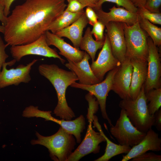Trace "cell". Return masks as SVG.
Wrapping results in <instances>:
<instances>
[{"label": "cell", "instance_id": "6da1fadb", "mask_svg": "<svg viewBox=\"0 0 161 161\" xmlns=\"http://www.w3.org/2000/svg\"><path fill=\"white\" fill-rule=\"evenodd\" d=\"M67 6L65 0H26L16 6L4 26L7 45H25L38 39Z\"/></svg>", "mask_w": 161, "mask_h": 161}, {"label": "cell", "instance_id": "7a4b0ae2", "mask_svg": "<svg viewBox=\"0 0 161 161\" xmlns=\"http://www.w3.org/2000/svg\"><path fill=\"white\" fill-rule=\"evenodd\" d=\"M40 74L47 79L54 87L57 95L58 102L54 113L61 119L71 120L75 114L67 104L66 92L67 88L78 80L76 74L72 71H68L54 64H42L38 67Z\"/></svg>", "mask_w": 161, "mask_h": 161}, {"label": "cell", "instance_id": "3957f363", "mask_svg": "<svg viewBox=\"0 0 161 161\" xmlns=\"http://www.w3.org/2000/svg\"><path fill=\"white\" fill-rule=\"evenodd\" d=\"M144 88V84L135 99H122L119 106L125 111L134 126L140 131L146 133L154 126V117L149 113Z\"/></svg>", "mask_w": 161, "mask_h": 161}, {"label": "cell", "instance_id": "277c9868", "mask_svg": "<svg viewBox=\"0 0 161 161\" xmlns=\"http://www.w3.org/2000/svg\"><path fill=\"white\" fill-rule=\"evenodd\" d=\"M35 134L38 139L32 140L31 144L46 147L50 156L54 161H66L76 144L73 135L66 132L61 127L56 133L50 136H43L37 132Z\"/></svg>", "mask_w": 161, "mask_h": 161}, {"label": "cell", "instance_id": "5b68a950", "mask_svg": "<svg viewBox=\"0 0 161 161\" xmlns=\"http://www.w3.org/2000/svg\"><path fill=\"white\" fill-rule=\"evenodd\" d=\"M126 47V57L147 61L148 35L140 27L139 21L130 25L123 23Z\"/></svg>", "mask_w": 161, "mask_h": 161}, {"label": "cell", "instance_id": "8992f818", "mask_svg": "<svg viewBox=\"0 0 161 161\" xmlns=\"http://www.w3.org/2000/svg\"><path fill=\"white\" fill-rule=\"evenodd\" d=\"M110 132L120 145L130 147L139 143L146 134L140 131L133 126L125 111L121 109L115 125L111 126Z\"/></svg>", "mask_w": 161, "mask_h": 161}, {"label": "cell", "instance_id": "52a82bcc", "mask_svg": "<svg viewBox=\"0 0 161 161\" xmlns=\"http://www.w3.org/2000/svg\"><path fill=\"white\" fill-rule=\"evenodd\" d=\"M95 114L92 109H88L87 118L89 124L86 134L80 144L66 161H78L89 154H96L99 152L100 146L99 144L106 141V140L99 132L95 131L92 128V123Z\"/></svg>", "mask_w": 161, "mask_h": 161}, {"label": "cell", "instance_id": "ba28073f", "mask_svg": "<svg viewBox=\"0 0 161 161\" xmlns=\"http://www.w3.org/2000/svg\"><path fill=\"white\" fill-rule=\"evenodd\" d=\"M10 50L12 57L17 62H19L24 56L29 55L58 58L62 64L65 61L59 55L55 49L50 48L47 44L45 33L29 44L11 46Z\"/></svg>", "mask_w": 161, "mask_h": 161}, {"label": "cell", "instance_id": "9c48e42d", "mask_svg": "<svg viewBox=\"0 0 161 161\" xmlns=\"http://www.w3.org/2000/svg\"><path fill=\"white\" fill-rule=\"evenodd\" d=\"M119 67L110 71L105 79L99 83L91 85H86L75 82L70 86L72 87L87 91L97 98L100 105L102 117L108 121L110 126L113 125L106 113V100L108 93L112 90L114 76Z\"/></svg>", "mask_w": 161, "mask_h": 161}, {"label": "cell", "instance_id": "30bf717a", "mask_svg": "<svg viewBox=\"0 0 161 161\" xmlns=\"http://www.w3.org/2000/svg\"><path fill=\"white\" fill-rule=\"evenodd\" d=\"M38 60L34 59L26 65L21 64L17 67L7 69V66H12L16 62L14 59L5 62L0 72V89L10 86H18L21 83H28L31 78L30 75L32 66Z\"/></svg>", "mask_w": 161, "mask_h": 161}, {"label": "cell", "instance_id": "8fae6325", "mask_svg": "<svg viewBox=\"0 0 161 161\" xmlns=\"http://www.w3.org/2000/svg\"><path fill=\"white\" fill-rule=\"evenodd\" d=\"M148 52L147 75L144 83L145 93L161 87V59L157 46L150 38L147 39Z\"/></svg>", "mask_w": 161, "mask_h": 161}, {"label": "cell", "instance_id": "7c38bea8", "mask_svg": "<svg viewBox=\"0 0 161 161\" xmlns=\"http://www.w3.org/2000/svg\"><path fill=\"white\" fill-rule=\"evenodd\" d=\"M102 49L96 60L92 62L91 69L94 75L99 80H103L108 72L119 66L121 63L114 56L106 34Z\"/></svg>", "mask_w": 161, "mask_h": 161}, {"label": "cell", "instance_id": "4fadbf2b", "mask_svg": "<svg viewBox=\"0 0 161 161\" xmlns=\"http://www.w3.org/2000/svg\"><path fill=\"white\" fill-rule=\"evenodd\" d=\"M112 53L121 63L126 59V47L123 23L111 21L106 25Z\"/></svg>", "mask_w": 161, "mask_h": 161}, {"label": "cell", "instance_id": "5bb4252c", "mask_svg": "<svg viewBox=\"0 0 161 161\" xmlns=\"http://www.w3.org/2000/svg\"><path fill=\"white\" fill-rule=\"evenodd\" d=\"M133 70L130 60L126 58L114 76L112 90L122 99H130L129 88Z\"/></svg>", "mask_w": 161, "mask_h": 161}, {"label": "cell", "instance_id": "9a60e30c", "mask_svg": "<svg viewBox=\"0 0 161 161\" xmlns=\"http://www.w3.org/2000/svg\"><path fill=\"white\" fill-rule=\"evenodd\" d=\"M96 13L98 21L105 26L111 21L125 23L131 25L138 21L139 16L137 13L128 11L122 7H116L115 6L109 9V11L106 12L102 8H93Z\"/></svg>", "mask_w": 161, "mask_h": 161}, {"label": "cell", "instance_id": "2e32d148", "mask_svg": "<svg viewBox=\"0 0 161 161\" xmlns=\"http://www.w3.org/2000/svg\"><path fill=\"white\" fill-rule=\"evenodd\" d=\"M161 150V139L158 134L151 128L141 141L133 146L126 154L123 156L121 161H128L149 151H159Z\"/></svg>", "mask_w": 161, "mask_h": 161}, {"label": "cell", "instance_id": "e0dca14e", "mask_svg": "<svg viewBox=\"0 0 161 161\" xmlns=\"http://www.w3.org/2000/svg\"><path fill=\"white\" fill-rule=\"evenodd\" d=\"M90 58L85 52L84 55L80 61L75 62L67 60L68 62L65 64L66 67L76 74L80 84L91 85L101 81L96 78L91 69L89 63Z\"/></svg>", "mask_w": 161, "mask_h": 161}, {"label": "cell", "instance_id": "ac0fdd59", "mask_svg": "<svg viewBox=\"0 0 161 161\" xmlns=\"http://www.w3.org/2000/svg\"><path fill=\"white\" fill-rule=\"evenodd\" d=\"M45 34L47 44L56 47L60 51L59 54L64 56L67 60L78 62L83 58L85 52L72 46L65 42L63 38L49 31H46Z\"/></svg>", "mask_w": 161, "mask_h": 161}, {"label": "cell", "instance_id": "d6986e66", "mask_svg": "<svg viewBox=\"0 0 161 161\" xmlns=\"http://www.w3.org/2000/svg\"><path fill=\"white\" fill-rule=\"evenodd\" d=\"M133 70L129 88L130 99L135 100L137 97L146 80L147 72V61L130 59Z\"/></svg>", "mask_w": 161, "mask_h": 161}, {"label": "cell", "instance_id": "ffe728a7", "mask_svg": "<svg viewBox=\"0 0 161 161\" xmlns=\"http://www.w3.org/2000/svg\"><path fill=\"white\" fill-rule=\"evenodd\" d=\"M88 24L85 12L75 21L69 26L56 32L59 37H65L69 39L75 47L79 49L84 29Z\"/></svg>", "mask_w": 161, "mask_h": 161}, {"label": "cell", "instance_id": "44dd1931", "mask_svg": "<svg viewBox=\"0 0 161 161\" xmlns=\"http://www.w3.org/2000/svg\"><path fill=\"white\" fill-rule=\"evenodd\" d=\"M94 127H96L97 130L103 135L106 142V146L104 154L95 161H108L112 157L118 155L128 153L131 149L130 146L121 145L116 144L108 138L104 134L101 126L98 122V119L96 116L94 115L92 122Z\"/></svg>", "mask_w": 161, "mask_h": 161}, {"label": "cell", "instance_id": "7402d4cb", "mask_svg": "<svg viewBox=\"0 0 161 161\" xmlns=\"http://www.w3.org/2000/svg\"><path fill=\"white\" fill-rule=\"evenodd\" d=\"M55 122L59 125L66 132L73 135L77 143H80L81 133L85 129L86 125L85 119L83 115H80L72 120L56 119Z\"/></svg>", "mask_w": 161, "mask_h": 161}, {"label": "cell", "instance_id": "603a6c76", "mask_svg": "<svg viewBox=\"0 0 161 161\" xmlns=\"http://www.w3.org/2000/svg\"><path fill=\"white\" fill-rule=\"evenodd\" d=\"M83 10L75 13L65 10L52 23L48 30L55 34L57 32L69 26L76 21L84 13Z\"/></svg>", "mask_w": 161, "mask_h": 161}, {"label": "cell", "instance_id": "cb8c5ba5", "mask_svg": "<svg viewBox=\"0 0 161 161\" xmlns=\"http://www.w3.org/2000/svg\"><path fill=\"white\" fill-rule=\"evenodd\" d=\"M91 29L88 27L86 29L84 36L82 37L80 43L79 48L84 50L90 56L92 62L95 61L97 51L102 48L104 41L95 40L93 37Z\"/></svg>", "mask_w": 161, "mask_h": 161}, {"label": "cell", "instance_id": "d4e9b609", "mask_svg": "<svg viewBox=\"0 0 161 161\" xmlns=\"http://www.w3.org/2000/svg\"><path fill=\"white\" fill-rule=\"evenodd\" d=\"M139 22L140 27L147 34L157 46L161 45V28L153 24L148 21L140 18Z\"/></svg>", "mask_w": 161, "mask_h": 161}, {"label": "cell", "instance_id": "484cf974", "mask_svg": "<svg viewBox=\"0 0 161 161\" xmlns=\"http://www.w3.org/2000/svg\"><path fill=\"white\" fill-rule=\"evenodd\" d=\"M148 109L151 115H154L161 106V88L152 89L145 93Z\"/></svg>", "mask_w": 161, "mask_h": 161}, {"label": "cell", "instance_id": "4316f807", "mask_svg": "<svg viewBox=\"0 0 161 161\" xmlns=\"http://www.w3.org/2000/svg\"><path fill=\"white\" fill-rule=\"evenodd\" d=\"M51 112L50 111H41L38 109V106L31 105L25 108L23 112L22 116L27 117H41L45 120L55 122L56 118L52 116Z\"/></svg>", "mask_w": 161, "mask_h": 161}, {"label": "cell", "instance_id": "83f0119b", "mask_svg": "<svg viewBox=\"0 0 161 161\" xmlns=\"http://www.w3.org/2000/svg\"><path fill=\"white\" fill-rule=\"evenodd\" d=\"M137 13L139 17L145 19L151 23L161 25V13L151 12L144 7L137 8Z\"/></svg>", "mask_w": 161, "mask_h": 161}, {"label": "cell", "instance_id": "f1b7e54d", "mask_svg": "<svg viewBox=\"0 0 161 161\" xmlns=\"http://www.w3.org/2000/svg\"><path fill=\"white\" fill-rule=\"evenodd\" d=\"M109 2L116 4L118 6H122L126 10L134 13H137V8L135 7L129 0H100L93 8L100 9L102 8V4L105 2Z\"/></svg>", "mask_w": 161, "mask_h": 161}, {"label": "cell", "instance_id": "f546056e", "mask_svg": "<svg viewBox=\"0 0 161 161\" xmlns=\"http://www.w3.org/2000/svg\"><path fill=\"white\" fill-rule=\"evenodd\" d=\"M105 26L100 21H98L93 26L91 32L95 37L96 40L98 41H104L105 36L104 35V31Z\"/></svg>", "mask_w": 161, "mask_h": 161}, {"label": "cell", "instance_id": "4dcf8cb0", "mask_svg": "<svg viewBox=\"0 0 161 161\" xmlns=\"http://www.w3.org/2000/svg\"><path fill=\"white\" fill-rule=\"evenodd\" d=\"M131 159V161H161V155L153 152H146Z\"/></svg>", "mask_w": 161, "mask_h": 161}, {"label": "cell", "instance_id": "1f68e13d", "mask_svg": "<svg viewBox=\"0 0 161 161\" xmlns=\"http://www.w3.org/2000/svg\"><path fill=\"white\" fill-rule=\"evenodd\" d=\"M68 4L65 9L71 13H75L83 10L86 6L82 4L78 0H67Z\"/></svg>", "mask_w": 161, "mask_h": 161}, {"label": "cell", "instance_id": "d6a6232c", "mask_svg": "<svg viewBox=\"0 0 161 161\" xmlns=\"http://www.w3.org/2000/svg\"><path fill=\"white\" fill-rule=\"evenodd\" d=\"M161 0H146L144 7L150 11L160 13Z\"/></svg>", "mask_w": 161, "mask_h": 161}, {"label": "cell", "instance_id": "836d02e7", "mask_svg": "<svg viewBox=\"0 0 161 161\" xmlns=\"http://www.w3.org/2000/svg\"><path fill=\"white\" fill-rule=\"evenodd\" d=\"M7 46L0 35V72L3 64L6 62V60L9 57L5 51Z\"/></svg>", "mask_w": 161, "mask_h": 161}, {"label": "cell", "instance_id": "e575fe53", "mask_svg": "<svg viewBox=\"0 0 161 161\" xmlns=\"http://www.w3.org/2000/svg\"><path fill=\"white\" fill-rule=\"evenodd\" d=\"M85 12L88 23L93 26L98 21L97 17L95 11L92 7H87Z\"/></svg>", "mask_w": 161, "mask_h": 161}, {"label": "cell", "instance_id": "d590c367", "mask_svg": "<svg viewBox=\"0 0 161 161\" xmlns=\"http://www.w3.org/2000/svg\"><path fill=\"white\" fill-rule=\"evenodd\" d=\"M154 126L158 131L161 130V109H159L154 114Z\"/></svg>", "mask_w": 161, "mask_h": 161}, {"label": "cell", "instance_id": "8d00e7d4", "mask_svg": "<svg viewBox=\"0 0 161 161\" xmlns=\"http://www.w3.org/2000/svg\"><path fill=\"white\" fill-rule=\"evenodd\" d=\"M15 0H0V4L4 7V13L5 16L7 17L10 13L11 5Z\"/></svg>", "mask_w": 161, "mask_h": 161}, {"label": "cell", "instance_id": "74e56055", "mask_svg": "<svg viewBox=\"0 0 161 161\" xmlns=\"http://www.w3.org/2000/svg\"><path fill=\"white\" fill-rule=\"evenodd\" d=\"M86 7H90L94 8L100 0H78Z\"/></svg>", "mask_w": 161, "mask_h": 161}, {"label": "cell", "instance_id": "f35d334b", "mask_svg": "<svg viewBox=\"0 0 161 161\" xmlns=\"http://www.w3.org/2000/svg\"><path fill=\"white\" fill-rule=\"evenodd\" d=\"M4 7L0 4V21L2 25L4 26L6 24L7 17L4 15Z\"/></svg>", "mask_w": 161, "mask_h": 161}, {"label": "cell", "instance_id": "ab89813d", "mask_svg": "<svg viewBox=\"0 0 161 161\" xmlns=\"http://www.w3.org/2000/svg\"><path fill=\"white\" fill-rule=\"evenodd\" d=\"M132 4L138 8L142 7H144L146 0H129Z\"/></svg>", "mask_w": 161, "mask_h": 161}, {"label": "cell", "instance_id": "60d3db41", "mask_svg": "<svg viewBox=\"0 0 161 161\" xmlns=\"http://www.w3.org/2000/svg\"><path fill=\"white\" fill-rule=\"evenodd\" d=\"M4 27L3 25H0V32L4 33Z\"/></svg>", "mask_w": 161, "mask_h": 161}]
</instances>
